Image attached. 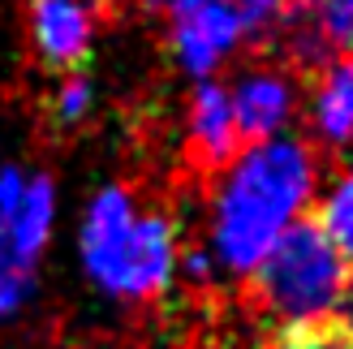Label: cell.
Masks as SVG:
<instances>
[{
    "mask_svg": "<svg viewBox=\"0 0 353 349\" xmlns=\"http://www.w3.org/2000/svg\"><path fill=\"white\" fill-rule=\"evenodd\" d=\"M319 186L323 164L306 138L241 143L216 168L203 203V250L216 259L220 281H250L276 241L306 220Z\"/></svg>",
    "mask_w": 353,
    "mask_h": 349,
    "instance_id": "obj_1",
    "label": "cell"
},
{
    "mask_svg": "<svg viewBox=\"0 0 353 349\" xmlns=\"http://www.w3.org/2000/svg\"><path fill=\"white\" fill-rule=\"evenodd\" d=\"M181 250L176 220L164 207L143 203L125 181H103L78 212V272L112 306H151L168 298Z\"/></svg>",
    "mask_w": 353,
    "mask_h": 349,
    "instance_id": "obj_2",
    "label": "cell"
},
{
    "mask_svg": "<svg viewBox=\"0 0 353 349\" xmlns=\"http://www.w3.org/2000/svg\"><path fill=\"white\" fill-rule=\"evenodd\" d=\"M349 281L353 268L314 229V220H302L254 268L250 289L259 315L276 332H306V328H327L341 315Z\"/></svg>",
    "mask_w": 353,
    "mask_h": 349,
    "instance_id": "obj_3",
    "label": "cell"
},
{
    "mask_svg": "<svg viewBox=\"0 0 353 349\" xmlns=\"http://www.w3.org/2000/svg\"><path fill=\"white\" fill-rule=\"evenodd\" d=\"M61 229V195L48 172L0 168V263L34 272Z\"/></svg>",
    "mask_w": 353,
    "mask_h": 349,
    "instance_id": "obj_4",
    "label": "cell"
},
{
    "mask_svg": "<svg viewBox=\"0 0 353 349\" xmlns=\"http://www.w3.org/2000/svg\"><path fill=\"white\" fill-rule=\"evenodd\" d=\"M164 34H168V52L176 69L190 82L220 78L224 65H233L241 57V48L254 43L228 0H172Z\"/></svg>",
    "mask_w": 353,
    "mask_h": 349,
    "instance_id": "obj_5",
    "label": "cell"
},
{
    "mask_svg": "<svg viewBox=\"0 0 353 349\" xmlns=\"http://www.w3.org/2000/svg\"><path fill=\"white\" fill-rule=\"evenodd\" d=\"M224 86H228V103H233L241 143H268V138L293 134L297 117H302V82L285 65L276 61L241 65Z\"/></svg>",
    "mask_w": 353,
    "mask_h": 349,
    "instance_id": "obj_6",
    "label": "cell"
},
{
    "mask_svg": "<svg viewBox=\"0 0 353 349\" xmlns=\"http://www.w3.org/2000/svg\"><path fill=\"white\" fill-rule=\"evenodd\" d=\"M99 5L103 0H30L26 34L34 57L57 74L82 69L99 39Z\"/></svg>",
    "mask_w": 353,
    "mask_h": 349,
    "instance_id": "obj_7",
    "label": "cell"
},
{
    "mask_svg": "<svg viewBox=\"0 0 353 349\" xmlns=\"http://www.w3.org/2000/svg\"><path fill=\"white\" fill-rule=\"evenodd\" d=\"M302 117L314 147L353 155V57H327L302 86Z\"/></svg>",
    "mask_w": 353,
    "mask_h": 349,
    "instance_id": "obj_8",
    "label": "cell"
},
{
    "mask_svg": "<svg viewBox=\"0 0 353 349\" xmlns=\"http://www.w3.org/2000/svg\"><path fill=\"white\" fill-rule=\"evenodd\" d=\"M181 138H185L190 155L207 168H220L241 151V130H237L233 103H228L224 78L190 82L185 108H181Z\"/></svg>",
    "mask_w": 353,
    "mask_h": 349,
    "instance_id": "obj_9",
    "label": "cell"
},
{
    "mask_svg": "<svg viewBox=\"0 0 353 349\" xmlns=\"http://www.w3.org/2000/svg\"><path fill=\"white\" fill-rule=\"evenodd\" d=\"M285 26L302 61L353 57V0H293Z\"/></svg>",
    "mask_w": 353,
    "mask_h": 349,
    "instance_id": "obj_10",
    "label": "cell"
},
{
    "mask_svg": "<svg viewBox=\"0 0 353 349\" xmlns=\"http://www.w3.org/2000/svg\"><path fill=\"white\" fill-rule=\"evenodd\" d=\"M314 229H319L336 255L353 268V155H345L341 168L319 186L314 195Z\"/></svg>",
    "mask_w": 353,
    "mask_h": 349,
    "instance_id": "obj_11",
    "label": "cell"
},
{
    "mask_svg": "<svg viewBox=\"0 0 353 349\" xmlns=\"http://www.w3.org/2000/svg\"><path fill=\"white\" fill-rule=\"evenodd\" d=\"M99 108V86L91 74H82V69H74V74H61L57 91H52V117L61 121V126H82V121H91Z\"/></svg>",
    "mask_w": 353,
    "mask_h": 349,
    "instance_id": "obj_12",
    "label": "cell"
},
{
    "mask_svg": "<svg viewBox=\"0 0 353 349\" xmlns=\"http://www.w3.org/2000/svg\"><path fill=\"white\" fill-rule=\"evenodd\" d=\"M34 302V272L0 263V328L17 323Z\"/></svg>",
    "mask_w": 353,
    "mask_h": 349,
    "instance_id": "obj_13",
    "label": "cell"
},
{
    "mask_svg": "<svg viewBox=\"0 0 353 349\" xmlns=\"http://www.w3.org/2000/svg\"><path fill=\"white\" fill-rule=\"evenodd\" d=\"M228 5H233V13L245 22L250 39H263V34H272V30L285 26L293 0H228Z\"/></svg>",
    "mask_w": 353,
    "mask_h": 349,
    "instance_id": "obj_14",
    "label": "cell"
},
{
    "mask_svg": "<svg viewBox=\"0 0 353 349\" xmlns=\"http://www.w3.org/2000/svg\"><path fill=\"white\" fill-rule=\"evenodd\" d=\"M272 349H353L341 328H306V332H280Z\"/></svg>",
    "mask_w": 353,
    "mask_h": 349,
    "instance_id": "obj_15",
    "label": "cell"
},
{
    "mask_svg": "<svg viewBox=\"0 0 353 349\" xmlns=\"http://www.w3.org/2000/svg\"><path fill=\"white\" fill-rule=\"evenodd\" d=\"M176 281H185V285H194V289H211V285L220 281L216 259L203 250V241H199V246H185V250H181V268H176Z\"/></svg>",
    "mask_w": 353,
    "mask_h": 349,
    "instance_id": "obj_16",
    "label": "cell"
},
{
    "mask_svg": "<svg viewBox=\"0 0 353 349\" xmlns=\"http://www.w3.org/2000/svg\"><path fill=\"white\" fill-rule=\"evenodd\" d=\"M336 319H341V332H345V337L353 341V281H349V293H345V306H341V315H336Z\"/></svg>",
    "mask_w": 353,
    "mask_h": 349,
    "instance_id": "obj_17",
    "label": "cell"
},
{
    "mask_svg": "<svg viewBox=\"0 0 353 349\" xmlns=\"http://www.w3.org/2000/svg\"><path fill=\"white\" fill-rule=\"evenodd\" d=\"M130 5H138V9H168L172 0H130Z\"/></svg>",
    "mask_w": 353,
    "mask_h": 349,
    "instance_id": "obj_18",
    "label": "cell"
}]
</instances>
